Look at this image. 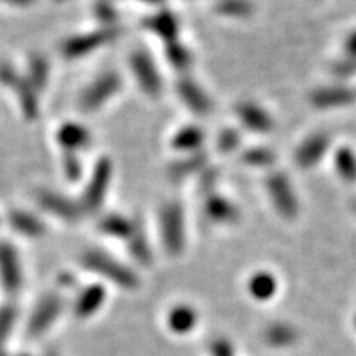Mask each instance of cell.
<instances>
[{
    "mask_svg": "<svg viewBox=\"0 0 356 356\" xmlns=\"http://www.w3.org/2000/svg\"><path fill=\"white\" fill-rule=\"evenodd\" d=\"M83 264L89 270L97 272L98 275L107 277L108 281L118 284L119 286L134 289L138 285L137 276L134 275L129 269H127L124 264H120L118 260L110 257L107 254L98 252V251L88 252L85 254Z\"/></svg>",
    "mask_w": 356,
    "mask_h": 356,
    "instance_id": "cell-1",
    "label": "cell"
},
{
    "mask_svg": "<svg viewBox=\"0 0 356 356\" xmlns=\"http://www.w3.org/2000/svg\"><path fill=\"white\" fill-rule=\"evenodd\" d=\"M64 307L63 298L57 294L44 296L40 302L36 305L35 310L29 319L27 332L30 337H40L42 334L47 332L55 322H57L58 316L61 315Z\"/></svg>",
    "mask_w": 356,
    "mask_h": 356,
    "instance_id": "cell-2",
    "label": "cell"
},
{
    "mask_svg": "<svg viewBox=\"0 0 356 356\" xmlns=\"http://www.w3.org/2000/svg\"><path fill=\"white\" fill-rule=\"evenodd\" d=\"M0 282L9 294L17 293L22 285V266L14 245L0 242Z\"/></svg>",
    "mask_w": 356,
    "mask_h": 356,
    "instance_id": "cell-3",
    "label": "cell"
},
{
    "mask_svg": "<svg viewBox=\"0 0 356 356\" xmlns=\"http://www.w3.org/2000/svg\"><path fill=\"white\" fill-rule=\"evenodd\" d=\"M161 230L165 248L174 255L180 254L184 247V222L180 208L172 205L163 211Z\"/></svg>",
    "mask_w": 356,
    "mask_h": 356,
    "instance_id": "cell-4",
    "label": "cell"
},
{
    "mask_svg": "<svg viewBox=\"0 0 356 356\" xmlns=\"http://www.w3.org/2000/svg\"><path fill=\"white\" fill-rule=\"evenodd\" d=\"M267 188H269L272 200H275V207L277 211L284 217H294L297 213V202L293 187L286 180V177L281 174L273 175L269 184H267Z\"/></svg>",
    "mask_w": 356,
    "mask_h": 356,
    "instance_id": "cell-5",
    "label": "cell"
},
{
    "mask_svg": "<svg viewBox=\"0 0 356 356\" xmlns=\"http://www.w3.org/2000/svg\"><path fill=\"white\" fill-rule=\"evenodd\" d=\"M8 222L10 225L17 233L22 236H29V238H39L44 235L47 232V227H44L43 221L35 216L29 213V211L24 209H13L8 213Z\"/></svg>",
    "mask_w": 356,
    "mask_h": 356,
    "instance_id": "cell-6",
    "label": "cell"
},
{
    "mask_svg": "<svg viewBox=\"0 0 356 356\" xmlns=\"http://www.w3.org/2000/svg\"><path fill=\"white\" fill-rule=\"evenodd\" d=\"M355 99V92L349 88L332 86L319 89L312 95V103L319 108H331L337 106H346Z\"/></svg>",
    "mask_w": 356,
    "mask_h": 356,
    "instance_id": "cell-7",
    "label": "cell"
},
{
    "mask_svg": "<svg viewBox=\"0 0 356 356\" xmlns=\"http://www.w3.org/2000/svg\"><path fill=\"white\" fill-rule=\"evenodd\" d=\"M328 137L327 136H314L310 137L302 147L298 149L296 154V161L298 162L300 166L303 168H310L314 166L319 159H322V156L328 149Z\"/></svg>",
    "mask_w": 356,
    "mask_h": 356,
    "instance_id": "cell-8",
    "label": "cell"
},
{
    "mask_svg": "<svg viewBox=\"0 0 356 356\" xmlns=\"http://www.w3.org/2000/svg\"><path fill=\"white\" fill-rule=\"evenodd\" d=\"M106 293L102 286L92 285L81 293L76 302V314L79 316H91L104 303Z\"/></svg>",
    "mask_w": 356,
    "mask_h": 356,
    "instance_id": "cell-9",
    "label": "cell"
},
{
    "mask_svg": "<svg viewBox=\"0 0 356 356\" xmlns=\"http://www.w3.org/2000/svg\"><path fill=\"white\" fill-rule=\"evenodd\" d=\"M196 312L188 306H177L168 315V325L177 334H187L196 325Z\"/></svg>",
    "mask_w": 356,
    "mask_h": 356,
    "instance_id": "cell-10",
    "label": "cell"
},
{
    "mask_svg": "<svg viewBox=\"0 0 356 356\" xmlns=\"http://www.w3.org/2000/svg\"><path fill=\"white\" fill-rule=\"evenodd\" d=\"M39 205L52 213L55 217H61L64 220H73L74 218V209L67 205V200L63 196L54 195L51 192H40L38 195Z\"/></svg>",
    "mask_w": 356,
    "mask_h": 356,
    "instance_id": "cell-11",
    "label": "cell"
},
{
    "mask_svg": "<svg viewBox=\"0 0 356 356\" xmlns=\"http://www.w3.org/2000/svg\"><path fill=\"white\" fill-rule=\"evenodd\" d=\"M266 341L275 348H285L297 339L296 330L288 324H272L264 332Z\"/></svg>",
    "mask_w": 356,
    "mask_h": 356,
    "instance_id": "cell-12",
    "label": "cell"
},
{
    "mask_svg": "<svg viewBox=\"0 0 356 356\" xmlns=\"http://www.w3.org/2000/svg\"><path fill=\"white\" fill-rule=\"evenodd\" d=\"M116 89H118V77L115 74H108V76L102 77V79L97 82V85L88 89V92L85 95V106L91 108L98 94H102L99 95V103H103L106 98L110 97V94H113L116 91Z\"/></svg>",
    "mask_w": 356,
    "mask_h": 356,
    "instance_id": "cell-13",
    "label": "cell"
},
{
    "mask_svg": "<svg viewBox=\"0 0 356 356\" xmlns=\"http://www.w3.org/2000/svg\"><path fill=\"white\" fill-rule=\"evenodd\" d=\"M248 288L254 298L261 300L263 302V300L272 298V296L276 293V281L272 275L263 272L251 277Z\"/></svg>",
    "mask_w": 356,
    "mask_h": 356,
    "instance_id": "cell-14",
    "label": "cell"
},
{
    "mask_svg": "<svg viewBox=\"0 0 356 356\" xmlns=\"http://www.w3.org/2000/svg\"><path fill=\"white\" fill-rule=\"evenodd\" d=\"M239 115L243 120V124L250 127V128H254V129H259V131L260 129H269L270 125H272L270 118L267 116L263 110L257 108V106H252V104L241 106Z\"/></svg>",
    "mask_w": 356,
    "mask_h": 356,
    "instance_id": "cell-15",
    "label": "cell"
},
{
    "mask_svg": "<svg viewBox=\"0 0 356 356\" xmlns=\"http://www.w3.org/2000/svg\"><path fill=\"white\" fill-rule=\"evenodd\" d=\"M49 74V67L43 58L40 57H33L29 61V77L27 81L35 86L36 89L43 88V85L48 81Z\"/></svg>",
    "mask_w": 356,
    "mask_h": 356,
    "instance_id": "cell-16",
    "label": "cell"
},
{
    "mask_svg": "<svg viewBox=\"0 0 356 356\" xmlns=\"http://www.w3.org/2000/svg\"><path fill=\"white\" fill-rule=\"evenodd\" d=\"M337 171L348 181L356 180V156L349 149H341L336 158Z\"/></svg>",
    "mask_w": 356,
    "mask_h": 356,
    "instance_id": "cell-17",
    "label": "cell"
},
{
    "mask_svg": "<svg viewBox=\"0 0 356 356\" xmlns=\"http://www.w3.org/2000/svg\"><path fill=\"white\" fill-rule=\"evenodd\" d=\"M17 321V309L10 305L0 307V349H3V344Z\"/></svg>",
    "mask_w": 356,
    "mask_h": 356,
    "instance_id": "cell-18",
    "label": "cell"
},
{
    "mask_svg": "<svg viewBox=\"0 0 356 356\" xmlns=\"http://www.w3.org/2000/svg\"><path fill=\"white\" fill-rule=\"evenodd\" d=\"M58 141L69 147L82 146V144H85V132H82V129L76 128L74 125H69L60 131Z\"/></svg>",
    "mask_w": 356,
    "mask_h": 356,
    "instance_id": "cell-19",
    "label": "cell"
},
{
    "mask_svg": "<svg viewBox=\"0 0 356 356\" xmlns=\"http://www.w3.org/2000/svg\"><path fill=\"white\" fill-rule=\"evenodd\" d=\"M102 227L106 233H110V235H115V236L125 235V233L129 232L128 222L124 218H108V220L106 218L103 221Z\"/></svg>",
    "mask_w": 356,
    "mask_h": 356,
    "instance_id": "cell-20",
    "label": "cell"
},
{
    "mask_svg": "<svg viewBox=\"0 0 356 356\" xmlns=\"http://www.w3.org/2000/svg\"><path fill=\"white\" fill-rule=\"evenodd\" d=\"M213 356H233V346L227 340H216L211 343Z\"/></svg>",
    "mask_w": 356,
    "mask_h": 356,
    "instance_id": "cell-21",
    "label": "cell"
},
{
    "mask_svg": "<svg viewBox=\"0 0 356 356\" xmlns=\"http://www.w3.org/2000/svg\"><path fill=\"white\" fill-rule=\"evenodd\" d=\"M337 74L340 76H352L356 73V58H349L334 67Z\"/></svg>",
    "mask_w": 356,
    "mask_h": 356,
    "instance_id": "cell-22",
    "label": "cell"
},
{
    "mask_svg": "<svg viewBox=\"0 0 356 356\" xmlns=\"http://www.w3.org/2000/svg\"><path fill=\"white\" fill-rule=\"evenodd\" d=\"M346 52L349 58H356V31H353L346 40Z\"/></svg>",
    "mask_w": 356,
    "mask_h": 356,
    "instance_id": "cell-23",
    "label": "cell"
},
{
    "mask_svg": "<svg viewBox=\"0 0 356 356\" xmlns=\"http://www.w3.org/2000/svg\"><path fill=\"white\" fill-rule=\"evenodd\" d=\"M35 0H0V3L9 5V6H29L31 5Z\"/></svg>",
    "mask_w": 356,
    "mask_h": 356,
    "instance_id": "cell-24",
    "label": "cell"
},
{
    "mask_svg": "<svg viewBox=\"0 0 356 356\" xmlns=\"http://www.w3.org/2000/svg\"><path fill=\"white\" fill-rule=\"evenodd\" d=\"M355 327H356V316H355Z\"/></svg>",
    "mask_w": 356,
    "mask_h": 356,
    "instance_id": "cell-25",
    "label": "cell"
}]
</instances>
